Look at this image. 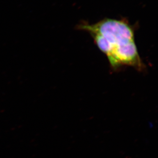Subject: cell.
<instances>
[{"label": "cell", "instance_id": "6da1fadb", "mask_svg": "<svg viewBox=\"0 0 158 158\" xmlns=\"http://www.w3.org/2000/svg\"><path fill=\"white\" fill-rule=\"evenodd\" d=\"M77 28L89 34L99 49L105 54L113 70L124 67L134 68L140 72L146 70L138 51L134 28L128 21L105 18L94 24L83 22Z\"/></svg>", "mask_w": 158, "mask_h": 158}]
</instances>
